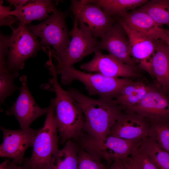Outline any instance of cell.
Returning <instances> with one entry per match:
<instances>
[{
  "label": "cell",
  "instance_id": "cell-2",
  "mask_svg": "<svg viewBox=\"0 0 169 169\" xmlns=\"http://www.w3.org/2000/svg\"><path fill=\"white\" fill-rule=\"evenodd\" d=\"M47 67L51 77L44 88L55 94V120L59 137L63 143L79 136L85 117L77 102L59 83L53 64L50 63Z\"/></svg>",
  "mask_w": 169,
  "mask_h": 169
},
{
  "label": "cell",
  "instance_id": "cell-29",
  "mask_svg": "<svg viewBox=\"0 0 169 169\" xmlns=\"http://www.w3.org/2000/svg\"><path fill=\"white\" fill-rule=\"evenodd\" d=\"M0 73L8 72L7 66L6 57L8 53L9 36L0 34Z\"/></svg>",
  "mask_w": 169,
  "mask_h": 169
},
{
  "label": "cell",
  "instance_id": "cell-30",
  "mask_svg": "<svg viewBox=\"0 0 169 169\" xmlns=\"http://www.w3.org/2000/svg\"><path fill=\"white\" fill-rule=\"evenodd\" d=\"M3 1L0 2V26L4 25H9L16 21V18H13L10 15L11 11L10 6L6 7L3 5Z\"/></svg>",
  "mask_w": 169,
  "mask_h": 169
},
{
  "label": "cell",
  "instance_id": "cell-7",
  "mask_svg": "<svg viewBox=\"0 0 169 169\" xmlns=\"http://www.w3.org/2000/svg\"><path fill=\"white\" fill-rule=\"evenodd\" d=\"M70 9L77 20L79 29L95 38H102L117 20L98 6L84 0H72Z\"/></svg>",
  "mask_w": 169,
  "mask_h": 169
},
{
  "label": "cell",
  "instance_id": "cell-22",
  "mask_svg": "<svg viewBox=\"0 0 169 169\" xmlns=\"http://www.w3.org/2000/svg\"><path fill=\"white\" fill-rule=\"evenodd\" d=\"M78 151L76 143L67 141L62 149L53 154L47 169H78Z\"/></svg>",
  "mask_w": 169,
  "mask_h": 169
},
{
  "label": "cell",
  "instance_id": "cell-13",
  "mask_svg": "<svg viewBox=\"0 0 169 169\" xmlns=\"http://www.w3.org/2000/svg\"><path fill=\"white\" fill-rule=\"evenodd\" d=\"M90 61L80 66V69L90 72H96L105 76L133 78L140 76L137 68L124 63L110 54L95 52Z\"/></svg>",
  "mask_w": 169,
  "mask_h": 169
},
{
  "label": "cell",
  "instance_id": "cell-1",
  "mask_svg": "<svg viewBox=\"0 0 169 169\" xmlns=\"http://www.w3.org/2000/svg\"><path fill=\"white\" fill-rule=\"evenodd\" d=\"M68 92L81 108L85 117L83 129L90 136L102 139L109 135L111 130L123 109L113 99H94L77 90L70 88Z\"/></svg>",
  "mask_w": 169,
  "mask_h": 169
},
{
  "label": "cell",
  "instance_id": "cell-26",
  "mask_svg": "<svg viewBox=\"0 0 169 169\" xmlns=\"http://www.w3.org/2000/svg\"><path fill=\"white\" fill-rule=\"evenodd\" d=\"M129 158L131 169H158L145 151L142 140L134 147Z\"/></svg>",
  "mask_w": 169,
  "mask_h": 169
},
{
  "label": "cell",
  "instance_id": "cell-36",
  "mask_svg": "<svg viewBox=\"0 0 169 169\" xmlns=\"http://www.w3.org/2000/svg\"><path fill=\"white\" fill-rule=\"evenodd\" d=\"M166 31L167 33L169 35V30H166Z\"/></svg>",
  "mask_w": 169,
  "mask_h": 169
},
{
  "label": "cell",
  "instance_id": "cell-3",
  "mask_svg": "<svg viewBox=\"0 0 169 169\" xmlns=\"http://www.w3.org/2000/svg\"><path fill=\"white\" fill-rule=\"evenodd\" d=\"M57 75H61V83L70 84L77 80L82 83L90 95L114 99L121 89L132 80L128 78H115L105 76L100 73H86L73 66L57 67L54 65Z\"/></svg>",
  "mask_w": 169,
  "mask_h": 169
},
{
  "label": "cell",
  "instance_id": "cell-10",
  "mask_svg": "<svg viewBox=\"0 0 169 169\" xmlns=\"http://www.w3.org/2000/svg\"><path fill=\"white\" fill-rule=\"evenodd\" d=\"M40 129L35 130L29 127L12 130L1 126L3 140L0 146V156L11 159L17 165L23 163L24 154L28 147L33 146Z\"/></svg>",
  "mask_w": 169,
  "mask_h": 169
},
{
  "label": "cell",
  "instance_id": "cell-20",
  "mask_svg": "<svg viewBox=\"0 0 169 169\" xmlns=\"http://www.w3.org/2000/svg\"><path fill=\"white\" fill-rule=\"evenodd\" d=\"M150 87L142 82L132 80L121 89L113 100L123 110L126 109L140 103Z\"/></svg>",
  "mask_w": 169,
  "mask_h": 169
},
{
  "label": "cell",
  "instance_id": "cell-21",
  "mask_svg": "<svg viewBox=\"0 0 169 169\" xmlns=\"http://www.w3.org/2000/svg\"><path fill=\"white\" fill-rule=\"evenodd\" d=\"M86 3L99 6L109 16L117 20L129 12L142 6L147 0H84Z\"/></svg>",
  "mask_w": 169,
  "mask_h": 169
},
{
  "label": "cell",
  "instance_id": "cell-35",
  "mask_svg": "<svg viewBox=\"0 0 169 169\" xmlns=\"http://www.w3.org/2000/svg\"><path fill=\"white\" fill-rule=\"evenodd\" d=\"M9 160H6L0 164V169H8Z\"/></svg>",
  "mask_w": 169,
  "mask_h": 169
},
{
  "label": "cell",
  "instance_id": "cell-14",
  "mask_svg": "<svg viewBox=\"0 0 169 169\" xmlns=\"http://www.w3.org/2000/svg\"><path fill=\"white\" fill-rule=\"evenodd\" d=\"M126 33L117 20L111 28L99 41L101 50H105L109 54L125 64L137 67L136 63L131 57L128 39Z\"/></svg>",
  "mask_w": 169,
  "mask_h": 169
},
{
  "label": "cell",
  "instance_id": "cell-33",
  "mask_svg": "<svg viewBox=\"0 0 169 169\" xmlns=\"http://www.w3.org/2000/svg\"><path fill=\"white\" fill-rule=\"evenodd\" d=\"M8 169H28L23 166L17 165L13 161H8Z\"/></svg>",
  "mask_w": 169,
  "mask_h": 169
},
{
  "label": "cell",
  "instance_id": "cell-5",
  "mask_svg": "<svg viewBox=\"0 0 169 169\" xmlns=\"http://www.w3.org/2000/svg\"><path fill=\"white\" fill-rule=\"evenodd\" d=\"M11 28L13 32L9 39L7 66L9 72L19 75L25 61L34 56L41 45L26 25L19 23L17 28Z\"/></svg>",
  "mask_w": 169,
  "mask_h": 169
},
{
  "label": "cell",
  "instance_id": "cell-18",
  "mask_svg": "<svg viewBox=\"0 0 169 169\" xmlns=\"http://www.w3.org/2000/svg\"><path fill=\"white\" fill-rule=\"evenodd\" d=\"M56 4L51 0H30L24 5L11 11L10 15L15 16L19 23L29 24L34 20L46 19L49 16V14L56 8Z\"/></svg>",
  "mask_w": 169,
  "mask_h": 169
},
{
  "label": "cell",
  "instance_id": "cell-12",
  "mask_svg": "<svg viewBox=\"0 0 169 169\" xmlns=\"http://www.w3.org/2000/svg\"><path fill=\"white\" fill-rule=\"evenodd\" d=\"M136 113L150 123L169 119V94L160 87L150 86L142 100L138 104L124 109Z\"/></svg>",
  "mask_w": 169,
  "mask_h": 169
},
{
  "label": "cell",
  "instance_id": "cell-23",
  "mask_svg": "<svg viewBox=\"0 0 169 169\" xmlns=\"http://www.w3.org/2000/svg\"><path fill=\"white\" fill-rule=\"evenodd\" d=\"M148 14L157 25L169 27V0H151L137 8Z\"/></svg>",
  "mask_w": 169,
  "mask_h": 169
},
{
  "label": "cell",
  "instance_id": "cell-28",
  "mask_svg": "<svg viewBox=\"0 0 169 169\" xmlns=\"http://www.w3.org/2000/svg\"><path fill=\"white\" fill-rule=\"evenodd\" d=\"M78 169H109L99 160L82 149L79 150Z\"/></svg>",
  "mask_w": 169,
  "mask_h": 169
},
{
  "label": "cell",
  "instance_id": "cell-24",
  "mask_svg": "<svg viewBox=\"0 0 169 169\" xmlns=\"http://www.w3.org/2000/svg\"><path fill=\"white\" fill-rule=\"evenodd\" d=\"M149 123L147 136L169 153V119H161Z\"/></svg>",
  "mask_w": 169,
  "mask_h": 169
},
{
  "label": "cell",
  "instance_id": "cell-34",
  "mask_svg": "<svg viewBox=\"0 0 169 169\" xmlns=\"http://www.w3.org/2000/svg\"><path fill=\"white\" fill-rule=\"evenodd\" d=\"M167 45L169 49V35L166 31V33L161 39Z\"/></svg>",
  "mask_w": 169,
  "mask_h": 169
},
{
  "label": "cell",
  "instance_id": "cell-31",
  "mask_svg": "<svg viewBox=\"0 0 169 169\" xmlns=\"http://www.w3.org/2000/svg\"><path fill=\"white\" fill-rule=\"evenodd\" d=\"M109 169H131L128 157L114 161Z\"/></svg>",
  "mask_w": 169,
  "mask_h": 169
},
{
  "label": "cell",
  "instance_id": "cell-9",
  "mask_svg": "<svg viewBox=\"0 0 169 169\" xmlns=\"http://www.w3.org/2000/svg\"><path fill=\"white\" fill-rule=\"evenodd\" d=\"M71 39L67 48L57 54L49 53L57 60V67L73 66L92 53L101 51L96 38L83 32L79 28L76 19L74 18L73 27L69 32Z\"/></svg>",
  "mask_w": 169,
  "mask_h": 169
},
{
  "label": "cell",
  "instance_id": "cell-6",
  "mask_svg": "<svg viewBox=\"0 0 169 169\" xmlns=\"http://www.w3.org/2000/svg\"><path fill=\"white\" fill-rule=\"evenodd\" d=\"M66 16V13L55 8L44 22L37 25H28V29L39 38L41 45L53 47L55 50H49L52 54L63 52L70 43L69 32L65 23Z\"/></svg>",
  "mask_w": 169,
  "mask_h": 169
},
{
  "label": "cell",
  "instance_id": "cell-4",
  "mask_svg": "<svg viewBox=\"0 0 169 169\" xmlns=\"http://www.w3.org/2000/svg\"><path fill=\"white\" fill-rule=\"evenodd\" d=\"M49 109L44 125L33 142L30 158H25L23 166L28 169H47L52 157L58 149L59 137L55 120L54 99L51 100Z\"/></svg>",
  "mask_w": 169,
  "mask_h": 169
},
{
  "label": "cell",
  "instance_id": "cell-19",
  "mask_svg": "<svg viewBox=\"0 0 169 169\" xmlns=\"http://www.w3.org/2000/svg\"><path fill=\"white\" fill-rule=\"evenodd\" d=\"M154 41L155 50L151 59L152 75L156 79V85L169 94V49L161 40Z\"/></svg>",
  "mask_w": 169,
  "mask_h": 169
},
{
  "label": "cell",
  "instance_id": "cell-32",
  "mask_svg": "<svg viewBox=\"0 0 169 169\" xmlns=\"http://www.w3.org/2000/svg\"><path fill=\"white\" fill-rule=\"evenodd\" d=\"M30 0H8L7 1L8 3L10 5H13L15 8L22 6L28 3Z\"/></svg>",
  "mask_w": 169,
  "mask_h": 169
},
{
  "label": "cell",
  "instance_id": "cell-16",
  "mask_svg": "<svg viewBox=\"0 0 169 169\" xmlns=\"http://www.w3.org/2000/svg\"><path fill=\"white\" fill-rule=\"evenodd\" d=\"M124 28L128 37L130 52L133 60L141 68L152 74L151 59L155 50L154 40L131 29L124 22L117 20Z\"/></svg>",
  "mask_w": 169,
  "mask_h": 169
},
{
  "label": "cell",
  "instance_id": "cell-25",
  "mask_svg": "<svg viewBox=\"0 0 169 169\" xmlns=\"http://www.w3.org/2000/svg\"><path fill=\"white\" fill-rule=\"evenodd\" d=\"M142 142L145 151L158 169H169V153L147 136L143 138Z\"/></svg>",
  "mask_w": 169,
  "mask_h": 169
},
{
  "label": "cell",
  "instance_id": "cell-11",
  "mask_svg": "<svg viewBox=\"0 0 169 169\" xmlns=\"http://www.w3.org/2000/svg\"><path fill=\"white\" fill-rule=\"evenodd\" d=\"M19 80L21 86L18 98L5 113L8 115H14L21 129L24 130L29 128L31 124L38 118L47 114L49 107L41 108L36 102L28 88L26 76H22Z\"/></svg>",
  "mask_w": 169,
  "mask_h": 169
},
{
  "label": "cell",
  "instance_id": "cell-17",
  "mask_svg": "<svg viewBox=\"0 0 169 169\" xmlns=\"http://www.w3.org/2000/svg\"><path fill=\"white\" fill-rule=\"evenodd\" d=\"M118 19L131 29L153 40L161 39L166 33V30L158 26L148 14L136 9L129 12Z\"/></svg>",
  "mask_w": 169,
  "mask_h": 169
},
{
  "label": "cell",
  "instance_id": "cell-27",
  "mask_svg": "<svg viewBox=\"0 0 169 169\" xmlns=\"http://www.w3.org/2000/svg\"><path fill=\"white\" fill-rule=\"evenodd\" d=\"M19 74L9 72L0 73V103L4 104L6 98L12 95L16 90H20L14 82Z\"/></svg>",
  "mask_w": 169,
  "mask_h": 169
},
{
  "label": "cell",
  "instance_id": "cell-8",
  "mask_svg": "<svg viewBox=\"0 0 169 169\" xmlns=\"http://www.w3.org/2000/svg\"><path fill=\"white\" fill-rule=\"evenodd\" d=\"M141 140H128L108 135L102 139L88 136L81 139L83 150L100 160H123L131 155L134 146Z\"/></svg>",
  "mask_w": 169,
  "mask_h": 169
},
{
  "label": "cell",
  "instance_id": "cell-15",
  "mask_svg": "<svg viewBox=\"0 0 169 169\" xmlns=\"http://www.w3.org/2000/svg\"><path fill=\"white\" fill-rule=\"evenodd\" d=\"M150 124L139 115L124 110L109 135L128 140H141L147 136Z\"/></svg>",
  "mask_w": 169,
  "mask_h": 169
}]
</instances>
